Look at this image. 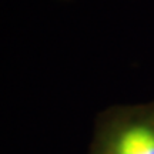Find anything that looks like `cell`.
Here are the masks:
<instances>
[{"label":"cell","instance_id":"obj_1","mask_svg":"<svg viewBox=\"0 0 154 154\" xmlns=\"http://www.w3.org/2000/svg\"><path fill=\"white\" fill-rule=\"evenodd\" d=\"M110 154H154V127L146 123L124 127L116 136Z\"/></svg>","mask_w":154,"mask_h":154}]
</instances>
